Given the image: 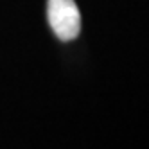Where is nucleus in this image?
<instances>
[{
    "instance_id": "1",
    "label": "nucleus",
    "mask_w": 149,
    "mask_h": 149,
    "mask_svg": "<svg viewBox=\"0 0 149 149\" xmlns=\"http://www.w3.org/2000/svg\"><path fill=\"white\" fill-rule=\"evenodd\" d=\"M47 18L61 41H72L81 31V15L74 0H49Z\"/></svg>"
}]
</instances>
